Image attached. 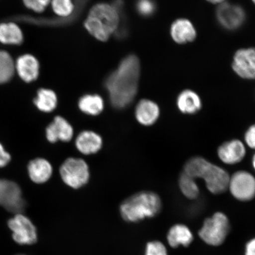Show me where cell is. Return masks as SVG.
Returning a JSON list of instances; mask_svg holds the SVG:
<instances>
[{
	"mask_svg": "<svg viewBox=\"0 0 255 255\" xmlns=\"http://www.w3.org/2000/svg\"><path fill=\"white\" fill-rule=\"evenodd\" d=\"M8 226L12 232V237L16 243L21 245H31L38 239L36 226L23 213H16L9 219Z\"/></svg>",
	"mask_w": 255,
	"mask_h": 255,
	"instance_id": "obj_7",
	"label": "cell"
},
{
	"mask_svg": "<svg viewBox=\"0 0 255 255\" xmlns=\"http://www.w3.org/2000/svg\"><path fill=\"white\" fill-rule=\"evenodd\" d=\"M178 187L183 195L189 200L196 199L200 195V189L195 179L183 173L178 178Z\"/></svg>",
	"mask_w": 255,
	"mask_h": 255,
	"instance_id": "obj_24",
	"label": "cell"
},
{
	"mask_svg": "<svg viewBox=\"0 0 255 255\" xmlns=\"http://www.w3.org/2000/svg\"><path fill=\"white\" fill-rule=\"evenodd\" d=\"M245 144L255 150V124L248 128L244 135Z\"/></svg>",
	"mask_w": 255,
	"mask_h": 255,
	"instance_id": "obj_30",
	"label": "cell"
},
{
	"mask_svg": "<svg viewBox=\"0 0 255 255\" xmlns=\"http://www.w3.org/2000/svg\"><path fill=\"white\" fill-rule=\"evenodd\" d=\"M137 10L144 16L151 15L155 10V5L152 0H138L136 4Z\"/></svg>",
	"mask_w": 255,
	"mask_h": 255,
	"instance_id": "obj_28",
	"label": "cell"
},
{
	"mask_svg": "<svg viewBox=\"0 0 255 255\" xmlns=\"http://www.w3.org/2000/svg\"><path fill=\"white\" fill-rule=\"evenodd\" d=\"M30 179L37 184L46 183L52 177L53 168L52 164L43 158L32 159L27 165Z\"/></svg>",
	"mask_w": 255,
	"mask_h": 255,
	"instance_id": "obj_16",
	"label": "cell"
},
{
	"mask_svg": "<svg viewBox=\"0 0 255 255\" xmlns=\"http://www.w3.org/2000/svg\"><path fill=\"white\" fill-rule=\"evenodd\" d=\"M218 157L223 163L233 165L243 161L247 154L245 143L238 139L225 141L217 149Z\"/></svg>",
	"mask_w": 255,
	"mask_h": 255,
	"instance_id": "obj_11",
	"label": "cell"
},
{
	"mask_svg": "<svg viewBox=\"0 0 255 255\" xmlns=\"http://www.w3.org/2000/svg\"><path fill=\"white\" fill-rule=\"evenodd\" d=\"M59 173L63 182L73 189L84 187L91 177L89 165L84 159L80 158H67L60 165Z\"/></svg>",
	"mask_w": 255,
	"mask_h": 255,
	"instance_id": "obj_5",
	"label": "cell"
},
{
	"mask_svg": "<svg viewBox=\"0 0 255 255\" xmlns=\"http://www.w3.org/2000/svg\"><path fill=\"white\" fill-rule=\"evenodd\" d=\"M160 116V109L154 101L142 100L137 104L135 110V119L144 127H150L157 122Z\"/></svg>",
	"mask_w": 255,
	"mask_h": 255,
	"instance_id": "obj_15",
	"label": "cell"
},
{
	"mask_svg": "<svg viewBox=\"0 0 255 255\" xmlns=\"http://www.w3.org/2000/svg\"><path fill=\"white\" fill-rule=\"evenodd\" d=\"M196 34L195 28L187 19H177L171 27V37L178 44L191 42L196 39Z\"/></svg>",
	"mask_w": 255,
	"mask_h": 255,
	"instance_id": "obj_17",
	"label": "cell"
},
{
	"mask_svg": "<svg viewBox=\"0 0 255 255\" xmlns=\"http://www.w3.org/2000/svg\"><path fill=\"white\" fill-rule=\"evenodd\" d=\"M75 146L82 154H95L103 148V139L98 133L93 130H84L76 136Z\"/></svg>",
	"mask_w": 255,
	"mask_h": 255,
	"instance_id": "obj_14",
	"label": "cell"
},
{
	"mask_svg": "<svg viewBox=\"0 0 255 255\" xmlns=\"http://www.w3.org/2000/svg\"><path fill=\"white\" fill-rule=\"evenodd\" d=\"M52 7L56 14L67 19L74 12V5L72 0H52Z\"/></svg>",
	"mask_w": 255,
	"mask_h": 255,
	"instance_id": "obj_26",
	"label": "cell"
},
{
	"mask_svg": "<svg viewBox=\"0 0 255 255\" xmlns=\"http://www.w3.org/2000/svg\"><path fill=\"white\" fill-rule=\"evenodd\" d=\"M139 73L138 59L130 55L124 59L119 68L107 78L105 87L115 108L124 109L134 100L138 91Z\"/></svg>",
	"mask_w": 255,
	"mask_h": 255,
	"instance_id": "obj_1",
	"label": "cell"
},
{
	"mask_svg": "<svg viewBox=\"0 0 255 255\" xmlns=\"http://www.w3.org/2000/svg\"><path fill=\"white\" fill-rule=\"evenodd\" d=\"M34 103L39 111L44 113H50L57 107V96L55 92L50 89H41L38 91Z\"/></svg>",
	"mask_w": 255,
	"mask_h": 255,
	"instance_id": "obj_22",
	"label": "cell"
},
{
	"mask_svg": "<svg viewBox=\"0 0 255 255\" xmlns=\"http://www.w3.org/2000/svg\"><path fill=\"white\" fill-rule=\"evenodd\" d=\"M252 165L255 170V153L253 155V158H252Z\"/></svg>",
	"mask_w": 255,
	"mask_h": 255,
	"instance_id": "obj_35",
	"label": "cell"
},
{
	"mask_svg": "<svg viewBox=\"0 0 255 255\" xmlns=\"http://www.w3.org/2000/svg\"><path fill=\"white\" fill-rule=\"evenodd\" d=\"M15 68L19 76L25 82L33 81L39 75V62L31 55H26L20 57L16 63Z\"/></svg>",
	"mask_w": 255,
	"mask_h": 255,
	"instance_id": "obj_19",
	"label": "cell"
},
{
	"mask_svg": "<svg viewBox=\"0 0 255 255\" xmlns=\"http://www.w3.org/2000/svg\"></svg>",
	"mask_w": 255,
	"mask_h": 255,
	"instance_id": "obj_37",
	"label": "cell"
},
{
	"mask_svg": "<svg viewBox=\"0 0 255 255\" xmlns=\"http://www.w3.org/2000/svg\"><path fill=\"white\" fill-rule=\"evenodd\" d=\"M15 66L9 54L0 51V84L9 81L13 76Z\"/></svg>",
	"mask_w": 255,
	"mask_h": 255,
	"instance_id": "obj_25",
	"label": "cell"
},
{
	"mask_svg": "<svg viewBox=\"0 0 255 255\" xmlns=\"http://www.w3.org/2000/svg\"><path fill=\"white\" fill-rule=\"evenodd\" d=\"M78 107L83 113L90 116H97L104 111V100L98 95H85L80 99Z\"/></svg>",
	"mask_w": 255,
	"mask_h": 255,
	"instance_id": "obj_21",
	"label": "cell"
},
{
	"mask_svg": "<svg viewBox=\"0 0 255 255\" xmlns=\"http://www.w3.org/2000/svg\"><path fill=\"white\" fill-rule=\"evenodd\" d=\"M167 238L168 244L175 248L180 245L189 246L193 240V236L187 226L177 224L172 226L169 230Z\"/></svg>",
	"mask_w": 255,
	"mask_h": 255,
	"instance_id": "obj_20",
	"label": "cell"
},
{
	"mask_svg": "<svg viewBox=\"0 0 255 255\" xmlns=\"http://www.w3.org/2000/svg\"><path fill=\"white\" fill-rule=\"evenodd\" d=\"M0 206L14 214L24 212L26 202L14 181L0 178Z\"/></svg>",
	"mask_w": 255,
	"mask_h": 255,
	"instance_id": "obj_9",
	"label": "cell"
},
{
	"mask_svg": "<svg viewBox=\"0 0 255 255\" xmlns=\"http://www.w3.org/2000/svg\"><path fill=\"white\" fill-rule=\"evenodd\" d=\"M119 12L114 6L98 4L91 9L85 25L91 34L101 41H106L119 25Z\"/></svg>",
	"mask_w": 255,
	"mask_h": 255,
	"instance_id": "obj_4",
	"label": "cell"
},
{
	"mask_svg": "<svg viewBox=\"0 0 255 255\" xmlns=\"http://www.w3.org/2000/svg\"><path fill=\"white\" fill-rule=\"evenodd\" d=\"M177 107L181 113L194 115L202 110V102L195 92L186 89L181 92L177 98Z\"/></svg>",
	"mask_w": 255,
	"mask_h": 255,
	"instance_id": "obj_18",
	"label": "cell"
},
{
	"mask_svg": "<svg viewBox=\"0 0 255 255\" xmlns=\"http://www.w3.org/2000/svg\"><path fill=\"white\" fill-rule=\"evenodd\" d=\"M20 28L14 23L0 24V42L8 44H18L23 41Z\"/></svg>",
	"mask_w": 255,
	"mask_h": 255,
	"instance_id": "obj_23",
	"label": "cell"
},
{
	"mask_svg": "<svg viewBox=\"0 0 255 255\" xmlns=\"http://www.w3.org/2000/svg\"><path fill=\"white\" fill-rule=\"evenodd\" d=\"M230 230V223L225 213L216 212L204 222L199 234L207 244L219 246L225 241Z\"/></svg>",
	"mask_w": 255,
	"mask_h": 255,
	"instance_id": "obj_6",
	"label": "cell"
},
{
	"mask_svg": "<svg viewBox=\"0 0 255 255\" xmlns=\"http://www.w3.org/2000/svg\"><path fill=\"white\" fill-rule=\"evenodd\" d=\"M217 18L223 27L228 30H236L244 24L245 12L240 6L222 3L217 9Z\"/></svg>",
	"mask_w": 255,
	"mask_h": 255,
	"instance_id": "obj_10",
	"label": "cell"
},
{
	"mask_svg": "<svg viewBox=\"0 0 255 255\" xmlns=\"http://www.w3.org/2000/svg\"><path fill=\"white\" fill-rule=\"evenodd\" d=\"M245 255H255V239L250 241L247 244Z\"/></svg>",
	"mask_w": 255,
	"mask_h": 255,
	"instance_id": "obj_33",
	"label": "cell"
},
{
	"mask_svg": "<svg viewBox=\"0 0 255 255\" xmlns=\"http://www.w3.org/2000/svg\"><path fill=\"white\" fill-rule=\"evenodd\" d=\"M88 1V0H75V3H76V11L74 12V14L69 18L70 21L71 22L72 20H75L76 16L79 15L80 12H81L82 7H84V5Z\"/></svg>",
	"mask_w": 255,
	"mask_h": 255,
	"instance_id": "obj_32",
	"label": "cell"
},
{
	"mask_svg": "<svg viewBox=\"0 0 255 255\" xmlns=\"http://www.w3.org/2000/svg\"><path fill=\"white\" fill-rule=\"evenodd\" d=\"M207 1L213 3V4H218V3H222L225 1V0H207Z\"/></svg>",
	"mask_w": 255,
	"mask_h": 255,
	"instance_id": "obj_34",
	"label": "cell"
},
{
	"mask_svg": "<svg viewBox=\"0 0 255 255\" xmlns=\"http://www.w3.org/2000/svg\"><path fill=\"white\" fill-rule=\"evenodd\" d=\"M45 134L47 141L50 143L68 142L74 135V129L65 118L56 116L46 127Z\"/></svg>",
	"mask_w": 255,
	"mask_h": 255,
	"instance_id": "obj_13",
	"label": "cell"
},
{
	"mask_svg": "<svg viewBox=\"0 0 255 255\" xmlns=\"http://www.w3.org/2000/svg\"><path fill=\"white\" fill-rule=\"evenodd\" d=\"M28 8L36 12H42L49 5L50 0H23Z\"/></svg>",
	"mask_w": 255,
	"mask_h": 255,
	"instance_id": "obj_29",
	"label": "cell"
},
{
	"mask_svg": "<svg viewBox=\"0 0 255 255\" xmlns=\"http://www.w3.org/2000/svg\"><path fill=\"white\" fill-rule=\"evenodd\" d=\"M145 255H168L167 249L161 242H149L146 245Z\"/></svg>",
	"mask_w": 255,
	"mask_h": 255,
	"instance_id": "obj_27",
	"label": "cell"
},
{
	"mask_svg": "<svg viewBox=\"0 0 255 255\" xmlns=\"http://www.w3.org/2000/svg\"><path fill=\"white\" fill-rule=\"evenodd\" d=\"M253 1L254 2V4H255V0H253Z\"/></svg>",
	"mask_w": 255,
	"mask_h": 255,
	"instance_id": "obj_36",
	"label": "cell"
},
{
	"mask_svg": "<svg viewBox=\"0 0 255 255\" xmlns=\"http://www.w3.org/2000/svg\"><path fill=\"white\" fill-rule=\"evenodd\" d=\"M11 156L0 142V168H4L11 161Z\"/></svg>",
	"mask_w": 255,
	"mask_h": 255,
	"instance_id": "obj_31",
	"label": "cell"
},
{
	"mask_svg": "<svg viewBox=\"0 0 255 255\" xmlns=\"http://www.w3.org/2000/svg\"><path fill=\"white\" fill-rule=\"evenodd\" d=\"M240 202H250L255 197V177L250 172L239 170L230 176L228 189Z\"/></svg>",
	"mask_w": 255,
	"mask_h": 255,
	"instance_id": "obj_8",
	"label": "cell"
},
{
	"mask_svg": "<svg viewBox=\"0 0 255 255\" xmlns=\"http://www.w3.org/2000/svg\"><path fill=\"white\" fill-rule=\"evenodd\" d=\"M190 175L194 179L205 181L207 190L213 194H221L228 189L230 174L225 169L200 156L190 167Z\"/></svg>",
	"mask_w": 255,
	"mask_h": 255,
	"instance_id": "obj_3",
	"label": "cell"
},
{
	"mask_svg": "<svg viewBox=\"0 0 255 255\" xmlns=\"http://www.w3.org/2000/svg\"><path fill=\"white\" fill-rule=\"evenodd\" d=\"M232 68L242 78L255 79V48L237 51L234 56Z\"/></svg>",
	"mask_w": 255,
	"mask_h": 255,
	"instance_id": "obj_12",
	"label": "cell"
},
{
	"mask_svg": "<svg viewBox=\"0 0 255 255\" xmlns=\"http://www.w3.org/2000/svg\"><path fill=\"white\" fill-rule=\"evenodd\" d=\"M161 209V199L157 193L141 191L124 200L120 206V213L124 221L138 223L154 218Z\"/></svg>",
	"mask_w": 255,
	"mask_h": 255,
	"instance_id": "obj_2",
	"label": "cell"
}]
</instances>
